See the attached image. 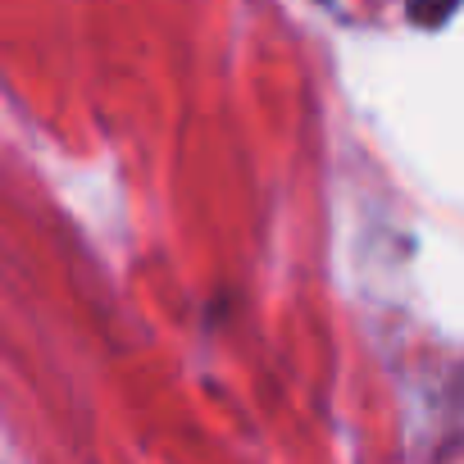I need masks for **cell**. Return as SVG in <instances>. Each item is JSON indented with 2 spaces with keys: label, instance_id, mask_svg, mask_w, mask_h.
<instances>
[]
</instances>
